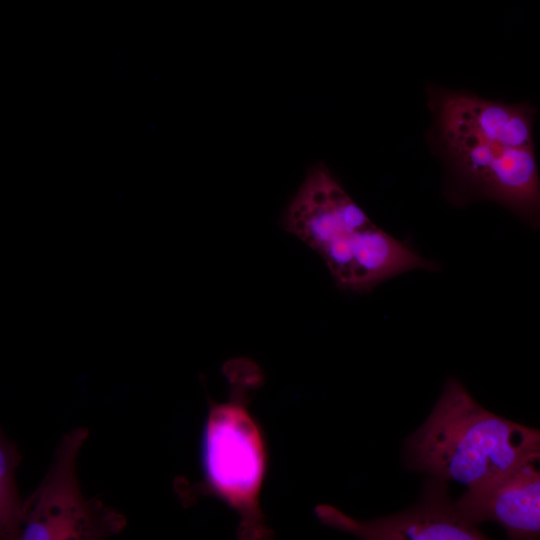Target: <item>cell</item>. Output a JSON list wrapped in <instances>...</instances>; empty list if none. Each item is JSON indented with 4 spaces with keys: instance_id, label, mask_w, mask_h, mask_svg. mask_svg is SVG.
<instances>
[{
    "instance_id": "obj_1",
    "label": "cell",
    "mask_w": 540,
    "mask_h": 540,
    "mask_svg": "<svg viewBox=\"0 0 540 540\" xmlns=\"http://www.w3.org/2000/svg\"><path fill=\"white\" fill-rule=\"evenodd\" d=\"M430 148L445 170V195L456 206L489 200L532 226L539 223L540 181L533 127L537 108L469 91L427 87Z\"/></svg>"
},
{
    "instance_id": "obj_2",
    "label": "cell",
    "mask_w": 540,
    "mask_h": 540,
    "mask_svg": "<svg viewBox=\"0 0 540 540\" xmlns=\"http://www.w3.org/2000/svg\"><path fill=\"white\" fill-rule=\"evenodd\" d=\"M282 224L323 259L341 290L366 294L405 272L439 269L373 223L323 162L306 172Z\"/></svg>"
},
{
    "instance_id": "obj_3",
    "label": "cell",
    "mask_w": 540,
    "mask_h": 540,
    "mask_svg": "<svg viewBox=\"0 0 540 540\" xmlns=\"http://www.w3.org/2000/svg\"><path fill=\"white\" fill-rule=\"evenodd\" d=\"M535 457H540L538 430L485 409L454 378L405 444L407 468L457 481L468 490Z\"/></svg>"
},
{
    "instance_id": "obj_4",
    "label": "cell",
    "mask_w": 540,
    "mask_h": 540,
    "mask_svg": "<svg viewBox=\"0 0 540 540\" xmlns=\"http://www.w3.org/2000/svg\"><path fill=\"white\" fill-rule=\"evenodd\" d=\"M202 464L209 488L240 515V533L255 539L268 536L258 501L266 469L265 446L242 402L231 400L210 409Z\"/></svg>"
},
{
    "instance_id": "obj_5",
    "label": "cell",
    "mask_w": 540,
    "mask_h": 540,
    "mask_svg": "<svg viewBox=\"0 0 540 540\" xmlns=\"http://www.w3.org/2000/svg\"><path fill=\"white\" fill-rule=\"evenodd\" d=\"M87 437L88 430L80 427L62 438L43 481L23 501L18 539L95 540L124 529V515L80 491L76 460Z\"/></svg>"
},
{
    "instance_id": "obj_6",
    "label": "cell",
    "mask_w": 540,
    "mask_h": 540,
    "mask_svg": "<svg viewBox=\"0 0 540 540\" xmlns=\"http://www.w3.org/2000/svg\"><path fill=\"white\" fill-rule=\"evenodd\" d=\"M328 524L364 539L482 540L477 527L464 520L449 496L446 480L429 476L417 505L407 511L368 521L353 520L330 506L318 507Z\"/></svg>"
},
{
    "instance_id": "obj_7",
    "label": "cell",
    "mask_w": 540,
    "mask_h": 540,
    "mask_svg": "<svg viewBox=\"0 0 540 540\" xmlns=\"http://www.w3.org/2000/svg\"><path fill=\"white\" fill-rule=\"evenodd\" d=\"M540 457L526 460L492 482L468 490L454 502L461 517L477 525L500 524L512 539L540 534Z\"/></svg>"
},
{
    "instance_id": "obj_8",
    "label": "cell",
    "mask_w": 540,
    "mask_h": 540,
    "mask_svg": "<svg viewBox=\"0 0 540 540\" xmlns=\"http://www.w3.org/2000/svg\"><path fill=\"white\" fill-rule=\"evenodd\" d=\"M21 455L0 429V539H18L23 501L17 489L15 471Z\"/></svg>"
}]
</instances>
